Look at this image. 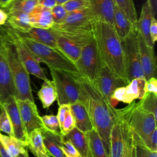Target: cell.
Listing matches in <instances>:
<instances>
[{"instance_id": "obj_1", "label": "cell", "mask_w": 157, "mask_h": 157, "mask_svg": "<svg viewBox=\"0 0 157 157\" xmlns=\"http://www.w3.org/2000/svg\"><path fill=\"white\" fill-rule=\"evenodd\" d=\"M78 81L80 90V102L84 105L94 128L100 136L109 155V137L115 120L114 107L101 93L95 85L80 76Z\"/></svg>"}, {"instance_id": "obj_2", "label": "cell", "mask_w": 157, "mask_h": 157, "mask_svg": "<svg viewBox=\"0 0 157 157\" xmlns=\"http://www.w3.org/2000/svg\"><path fill=\"white\" fill-rule=\"evenodd\" d=\"M92 34L103 64L115 75L129 83L121 40L113 26L106 22L95 20Z\"/></svg>"}, {"instance_id": "obj_3", "label": "cell", "mask_w": 157, "mask_h": 157, "mask_svg": "<svg viewBox=\"0 0 157 157\" xmlns=\"http://www.w3.org/2000/svg\"><path fill=\"white\" fill-rule=\"evenodd\" d=\"M0 52L8 63L17 91V99L34 101L29 74L21 63L15 47L4 27L0 28Z\"/></svg>"}, {"instance_id": "obj_4", "label": "cell", "mask_w": 157, "mask_h": 157, "mask_svg": "<svg viewBox=\"0 0 157 157\" xmlns=\"http://www.w3.org/2000/svg\"><path fill=\"white\" fill-rule=\"evenodd\" d=\"M18 36L23 44L36 59L40 63H45L49 69L64 71L81 76L75 63L67 58L58 49L26 37H21L19 35Z\"/></svg>"}, {"instance_id": "obj_5", "label": "cell", "mask_w": 157, "mask_h": 157, "mask_svg": "<svg viewBox=\"0 0 157 157\" xmlns=\"http://www.w3.org/2000/svg\"><path fill=\"white\" fill-rule=\"evenodd\" d=\"M128 104L123 109L114 107V112L131 129L134 137H145L156 128L157 119L152 113L139 109L134 101Z\"/></svg>"}, {"instance_id": "obj_6", "label": "cell", "mask_w": 157, "mask_h": 157, "mask_svg": "<svg viewBox=\"0 0 157 157\" xmlns=\"http://www.w3.org/2000/svg\"><path fill=\"white\" fill-rule=\"evenodd\" d=\"M52 81L57 93L59 105L72 104L80 99V90L78 81V75L71 72L50 69Z\"/></svg>"}, {"instance_id": "obj_7", "label": "cell", "mask_w": 157, "mask_h": 157, "mask_svg": "<svg viewBox=\"0 0 157 157\" xmlns=\"http://www.w3.org/2000/svg\"><path fill=\"white\" fill-rule=\"evenodd\" d=\"M50 28L56 34L57 48L74 63L83 47L93 38L92 32L74 33Z\"/></svg>"}, {"instance_id": "obj_8", "label": "cell", "mask_w": 157, "mask_h": 157, "mask_svg": "<svg viewBox=\"0 0 157 157\" xmlns=\"http://www.w3.org/2000/svg\"><path fill=\"white\" fill-rule=\"evenodd\" d=\"M75 64L82 77L91 82L96 80L103 63L93 36L83 47Z\"/></svg>"}, {"instance_id": "obj_9", "label": "cell", "mask_w": 157, "mask_h": 157, "mask_svg": "<svg viewBox=\"0 0 157 157\" xmlns=\"http://www.w3.org/2000/svg\"><path fill=\"white\" fill-rule=\"evenodd\" d=\"M121 43L124 53L126 74L129 82L135 78L144 77L139 57L136 28L126 38L121 40Z\"/></svg>"}, {"instance_id": "obj_10", "label": "cell", "mask_w": 157, "mask_h": 157, "mask_svg": "<svg viewBox=\"0 0 157 157\" xmlns=\"http://www.w3.org/2000/svg\"><path fill=\"white\" fill-rule=\"evenodd\" d=\"M4 28L12 40L18 58L28 73L44 81L48 80L47 75L40 65V62L23 44L16 31L9 26H6Z\"/></svg>"}, {"instance_id": "obj_11", "label": "cell", "mask_w": 157, "mask_h": 157, "mask_svg": "<svg viewBox=\"0 0 157 157\" xmlns=\"http://www.w3.org/2000/svg\"><path fill=\"white\" fill-rule=\"evenodd\" d=\"M95 21L90 7L69 12L64 21L53 25L52 28L74 33H90Z\"/></svg>"}, {"instance_id": "obj_12", "label": "cell", "mask_w": 157, "mask_h": 157, "mask_svg": "<svg viewBox=\"0 0 157 157\" xmlns=\"http://www.w3.org/2000/svg\"><path fill=\"white\" fill-rule=\"evenodd\" d=\"M101 93L109 101L114 91L121 86H126L128 83L115 75L105 64H102L98 77L92 82Z\"/></svg>"}, {"instance_id": "obj_13", "label": "cell", "mask_w": 157, "mask_h": 157, "mask_svg": "<svg viewBox=\"0 0 157 157\" xmlns=\"http://www.w3.org/2000/svg\"><path fill=\"white\" fill-rule=\"evenodd\" d=\"M17 105L25 131L28 135L36 129L44 128L41 117L39 114L34 101L29 99H17Z\"/></svg>"}, {"instance_id": "obj_14", "label": "cell", "mask_w": 157, "mask_h": 157, "mask_svg": "<svg viewBox=\"0 0 157 157\" xmlns=\"http://www.w3.org/2000/svg\"><path fill=\"white\" fill-rule=\"evenodd\" d=\"M1 104L4 107L9 117L12 127L13 137L26 142L28 144V136L21 118L16 97L14 96H10Z\"/></svg>"}, {"instance_id": "obj_15", "label": "cell", "mask_w": 157, "mask_h": 157, "mask_svg": "<svg viewBox=\"0 0 157 157\" xmlns=\"http://www.w3.org/2000/svg\"><path fill=\"white\" fill-rule=\"evenodd\" d=\"M137 43L140 61L145 78L147 80L151 77H156V59L154 48L148 46L138 32Z\"/></svg>"}, {"instance_id": "obj_16", "label": "cell", "mask_w": 157, "mask_h": 157, "mask_svg": "<svg viewBox=\"0 0 157 157\" xmlns=\"http://www.w3.org/2000/svg\"><path fill=\"white\" fill-rule=\"evenodd\" d=\"M125 137V124L115 115V120L110 132L109 157H121L124 148Z\"/></svg>"}, {"instance_id": "obj_17", "label": "cell", "mask_w": 157, "mask_h": 157, "mask_svg": "<svg viewBox=\"0 0 157 157\" xmlns=\"http://www.w3.org/2000/svg\"><path fill=\"white\" fill-rule=\"evenodd\" d=\"M154 17H155V11L151 0H145L142 6L140 16L137 18L136 28L146 44L151 48H154V44L151 40L149 29Z\"/></svg>"}, {"instance_id": "obj_18", "label": "cell", "mask_w": 157, "mask_h": 157, "mask_svg": "<svg viewBox=\"0 0 157 157\" xmlns=\"http://www.w3.org/2000/svg\"><path fill=\"white\" fill-rule=\"evenodd\" d=\"M10 96L17 98V91L8 63L0 52V103H3Z\"/></svg>"}, {"instance_id": "obj_19", "label": "cell", "mask_w": 157, "mask_h": 157, "mask_svg": "<svg viewBox=\"0 0 157 157\" xmlns=\"http://www.w3.org/2000/svg\"><path fill=\"white\" fill-rule=\"evenodd\" d=\"M90 7L94 20L108 23L113 26L114 6L113 0H90Z\"/></svg>"}, {"instance_id": "obj_20", "label": "cell", "mask_w": 157, "mask_h": 157, "mask_svg": "<svg viewBox=\"0 0 157 157\" xmlns=\"http://www.w3.org/2000/svg\"><path fill=\"white\" fill-rule=\"evenodd\" d=\"M44 146L50 156L66 157L62 150L63 135L61 132H50L44 128L40 129Z\"/></svg>"}, {"instance_id": "obj_21", "label": "cell", "mask_w": 157, "mask_h": 157, "mask_svg": "<svg viewBox=\"0 0 157 157\" xmlns=\"http://www.w3.org/2000/svg\"><path fill=\"white\" fill-rule=\"evenodd\" d=\"M113 29L121 40L126 38L136 28V25L115 4L113 22Z\"/></svg>"}, {"instance_id": "obj_22", "label": "cell", "mask_w": 157, "mask_h": 157, "mask_svg": "<svg viewBox=\"0 0 157 157\" xmlns=\"http://www.w3.org/2000/svg\"><path fill=\"white\" fill-rule=\"evenodd\" d=\"M17 33L21 37H26L42 44L57 48L56 34L51 28L45 29L32 27L26 33Z\"/></svg>"}, {"instance_id": "obj_23", "label": "cell", "mask_w": 157, "mask_h": 157, "mask_svg": "<svg viewBox=\"0 0 157 157\" xmlns=\"http://www.w3.org/2000/svg\"><path fill=\"white\" fill-rule=\"evenodd\" d=\"M70 107L75 120L76 128L85 133L93 129V126L88 112L80 101L71 104Z\"/></svg>"}, {"instance_id": "obj_24", "label": "cell", "mask_w": 157, "mask_h": 157, "mask_svg": "<svg viewBox=\"0 0 157 157\" xmlns=\"http://www.w3.org/2000/svg\"><path fill=\"white\" fill-rule=\"evenodd\" d=\"M29 17L32 27L49 29L54 25L51 10L39 4L29 13Z\"/></svg>"}, {"instance_id": "obj_25", "label": "cell", "mask_w": 157, "mask_h": 157, "mask_svg": "<svg viewBox=\"0 0 157 157\" xmlns=\"http://www.w3.org/2000/svg\"><path fill=\"white\" fill-rule=\"evenodd\" d=\"M63 139L71 141L81 157H90L88 141L86 133L75 127L69 132L63 136Z\"/></svg>"}, {"instance_id": "obj_26", "label": "cell", "mask_w": 157, "mask_h": 157, "mask_svg": "<svg viewBox=\"0 0 157 157\" xmlns=\"http://www.w3.org/2000/svg\"><path fill=\"white\" fill-rule=\"evenodd\" d=\"M146 79L145 77H137L132 79L124 86V93L126 104H130L136 99H141L145 94L144 86Z\"/></svg>"}, {"instance_id": "obj_27", "label": "cell", "mask_w": 157, "mask_h": 157, "mask_svg": "<svg viewBox=\"0 0 157 157\" xmlns=\"http://www.w3.org/2000/svg\"><path fill=\"white\" fill-rule=\"evenodd\" d=\"M27 147L36 157H50L44 146L40 129H36L28 135Z\"/></svg>"}, {"instance_id": "obj_28", "label": "cell", "mask_w": 157, "mask_h": 157, "mask_svg": "<svg viewBox=\"0 0 157 157\" xmlns=\"http://www.w3.org/2000/svg\"><path fill=\"white\" fill-rule=\"evenodd\" d=\"M86 134L88 141L90 157H109L100 136L94 128L86 132Z\"/></svg>"}, {"instance_id": "obj_29", "label": "cell", "mask_w": 157, "mask_h": 157, "mask_svg": "<svg viewBox=\"0 0 157 157\" xmlns=\"http://www.w3.org/2000/svg\"><path fill=\"white\" fill-rule=\"evenodd\" d=\"M0 142L12 157H16L20 153L25 152L27 143L13 136H7L0 132Z\"/></svg>"}, {"instance_id": "obj_30", "label": "cell", "mask_w": 157, "mask_h": 157, "mask_svg": "<svg viewBox=\"0 0 157 157\" xmlns=\"http://www.w3.org/2000/svg\"><path fill=\"white\" fill-rule=\"evenodd\" d=\"M37 96L44 109L50 107L57 99V93L53 81H44L41 88L37 92Z\"/></svg>"}, {"instance_id": "obj_31", "label": "cell", "mask_w": 157, "mask_h": 157, "mask_svg": "<svg viewBox=\"0 0 157 157\" xmlns=\"http://www.w3.org/2000/svg\"><path fill=\"white\" fill-rule=\"evenodd\" d=\"M6 23H8L10 28L18 33H26L32 28L29 14L21 12L8 14V19Z\"/></svg>"}, {"instance_id": "obj_32", "label": "cell", "mask_w": 157, "mask_h": 157, "mask_svg": "<svg viewBox=\"0 0 157 157\" xmlns=\"http://www.w3.org/2000/svg\"><path fill=\"white\" fill-rule=\"evenodd\" d=\"M38 5V0H12L4 9L7 14L14 12L30 13Z\"/></svg>"}, {"instance_id": "obj_33", "label": "cell", "mask_w": 157, "mask_h": 157, "mask_svg": "<svg viewBox=\"0 0 157 157\" xmlns=\"http://www.w3.org/2000/svg\"><path fill=\"white\" fill-rule=\"evenodd\" d=\"M137 105L142 110L152 113L157 119V94L145 93L140 101L137 102Z\"/></svg>"}, {"instance_id": "obj_34", "label": "cell", "mask_w": 157, "mask_h": 157, "mask_svg": "<svg viewBox=\"0 0 157 157\" xmlns=\"http://www.w3.org/2000/svg\"><path fill=\"white\" fill-rule=\"evenodd\" d=\"M115 4L125 13L131 21L136 25L137 15L133 0H113Z\"/></svg>"}, {"instance_id": "obj_35", "label": "cell", "mask_w": 157, "mask_h": 157, "mask_svg": "<svg viewBox=\"0 0 157 157\" xmlns=\"http://www.w3.org/2000/svg\"><path fill=\"white\" fill-rule=\"evenodd\" d=\"M133 137L136 144L142 145L152 151H157V128L145 137H137L133 136Z\"/></svg>"}, {"instance_id": "obj_36", "label": "cell", "mask_w": 157, "mask_h": 157, "mask_svg": "<svg viewBox=\"0 0 157 157\" xmlns=\"http://www.w3.org/2000/svg\"><path fill=\"white\" fill-rule=\"evenodd\" d=\"M40 117L43 126L45 129L52 132H61L59 124L56 115L52 114L45 115Z\"/></svg>"}, {"instance_id": "obj_37", "label": "cell", "mask_w": 157, "mask_h": 157, "mask_svg": "<svg viewBox=\"0 0 157 157\" xmlns=\"http://www.w3.org/2000/svg\"><path fill=\"white\" fill-rule=\"evenodd\" d=\"M0 131L9 136H13L12 127L9 117L4 107L0 104Z\"/></svg>"}, {"instance_id": "obj_38", "label": "cell", "mask_w": 157, "mask_h": 157, "mask_svg": "<svg viewBox=\"0 0 157 157\" xmlns=\"http://www.w3.org/2000/svg\"><path fill=\"white\" fill-rule=\"evenodd\" d=\"M124 123L126 126V137H125L124 148L123 153L121 157H132V150L134 146L133 133L131 129L128 126V125L124 122Z\"/></svg>"}, {"instance_id": "obj_39", "label": "cell", "mask_w": 157, "mask_h": 157, "mask_svg": "<svg viewBox=\"0 0 157 157\" xmlns=\"http://www.w3.org/2000/svg\"><path fill=\"white\" fill-rule=\"evenodd\" d=\"M54 25H59L65 20L68 12L63 4H57L51 9Z\"/></svg>"}, {"instance_id": "obj_40", "label": "cell", "mask_w": 157, "mask_h": 157, "mask_svg": "<svg viewBox=\"0 0 157 157\" xmlns=\"http://www.w3.org/2000/svg\"><path fill=\"white\" fill-rule=\"evenodd\" d=\"M63 5L69 13L90 7V0H69Z\"/></svg>"}, {"instance_id": "obj_41", "label": "cell", "mask_w": 157, "mask_h": 157, "mask_svg": "<svg viewBox=\"0 0 157 157\" xmlns=\"http://www.w3.org/2000/svg\"><path fill=\"white\" fill-rule=\"evenodd\" d=\"M75 127V120L72 115L71 109L67 112L64 123L63 124L62 127L61 128V133L63 136L69 132L71 130H72Z\"/></svg>"}, {"instance_id": "obj_42", "label": "cell", "mask_w": 157, "mask_h": 157, "mask_svg": "<svg viewBox=\"0 0 157 157\" xmlns=\"http://www.w3.org/2000/svg\"><path fill=\"white\" fill-rule=\"evenodd\" d=\"M62 150L66 157H81L78 151L69 140L63 139Z\"/></svg>"}, {"instance_id": "obj_43", "label": "cell", "mask_w": 157, "mask_h": 157, "mask_svg": "<svg viewBox=\"0 0 157 157\" xmlns=\"http://www.w3.org/2000/svg\"><path fill=\"white\" fill-rule=\"evenodd\" d=\"M135 150L136 157H157L156 151H152L142 145L135 144Z\"/></svg>"}, {"instance_id": "obj_44", "label": "cell", "mask_w": 157, "mask_h": 157, "mask_svg": "<svg viewBox=\"0 0 157 157\" xmlns=\"http://www.w3.org/2000/svg\"><path fill=\"white\" fill-rule=\"evenodd\" d=\"M70 109H71V107H70L69 104H62V105H59L56 117L58 118V122L59 124L60 129L63 126V124L64 123V121L66 116V114Z\"/></svg>"}, {"instance_id": "obj_45", "label": "cell", "mask_w": 157, "mask_h": 157, "mask_svg": "<svg viewBox=\"0 0 157 157\" xmlns=\"http://www.w3.org/2000/svg\"><path fill=\"white\" fill-rule=\"evenodd\" d=\"M144 90L145 93H153L157 94V80L156 77H151L145 81Z\"/></svg>"}, {"instance_id": "obj_46", "label": "cell", "mask_w": 157, "mask_h": 157, "mask_svg": "<svg viewBox=\"0 0 157 157\" xmlns=\"http://www.w3.org/2000/svg\"><path fill=\"white\" fill-rule=\"evenodd\" d=\"M150 36L152 43L155 45L156 40H157V20L155 17L152 19V21L150 24Z\"/></svg>"}, {"instance_id": "obj_47", "label": "cell", "mask_w": 157, "mask_h": 157, "mask_svg": "<svg viewBox=\"0 0 157 157\" xmlns=\"http://www.w3.org/2000/svg\"><path fill=\"white\" fill-rule=\"evenodd\" d=\"M38 4L51 10L57 4V2L56 0H38Z\"/></svg>"}, {"instance_id": "obj_48", "label": "cell", "mask_w": 157, "mask_h": 157, "mask_svg": "<svg viewBox=\"0 0 157 157\" xmlns=\"http://www.w3.org/2000/svg\"><path fill=\"white\" fill-rule=\"evenodd\" d=\"M8 19V14L2 8L0 7V26L4 25Z\"/></svg>"}, {"instance_id": "obj_49", "label": "cell", "mask_w": 157, "mask_h": 157, "mask_svg": "<svg viewBox=\"0 0 157 157\" xmlns=\"http://www.w3.org/2000/svg\"><path fill=\"white\" fill-rule=\"evenodd\" d=\"M0 156L1 157H12L6 150L2 144L0 142Z\"/></svg>"}, {"instance_id": "obj_50", "label": "cell", "mask_w": 157, "mask_h": 157, "mask_svg": "<svg viewBox=\"0 0 157 157\" xmlns=\"http://www.w3.org/2000/svg\"><path fill=\"white\" fill-rule=\"evenodd\" d=\"M12 0H0V7L4 9Z\"/></svg>"}, {"instance_id": "obj_51", "label": "cell", "mask_w": 157, "mask_h": 157, "mask_svg": "<svg viewBox=\"0 0 157 157\" xmlns=\"http://www.w3.org/2000/svg\"><path fill=\"white\" fill-rule=\"evenodd\" d=\"M16 157H29V155H28V150H26L25 152L23 153H20Z\"/></svg>"}, {"instance_id": "obj_52", "label": "cell", "mask_w": 157, "mask_h": 157, "mask_svg": "<svg viewBox=\"0 0 157 157\" xmlns=\"http://www.w3.org/2000/svg\"><path fill=\"white\" fill-rule=\"evenodd\" d=\"M56 1L57 4H63L64 3H65L66 2H67V1H69V0H56Z\"/></svg>"}, {"instance_id": "obj_53", "label": "cell", "mask_w": 157, "mask_h": 157, "mask_svg": "<svg viewBox=\"0 0 157 157\" xmlns=\"http://www.w3.org/2000/svg\"><path fill=\"white\" fill-rule=\"evenodd\" d=\"M132 157H136V150H135V144H134V146L133 148V150H132Z\"/></svg>"}, {"instance_id": "obj_54", "label": "cell", "mask_w": 157, "mask_h": 157, "mask_svg": "<svg viewBox=\"0 0 157 157\" xmlns=\"http://www.w3.org/2000/svg\"><path fill=\"white\" fill-rule=\"evenodd\" d=\"M0 157H1V156H0Z\"/></svg>"}]
</instances>
